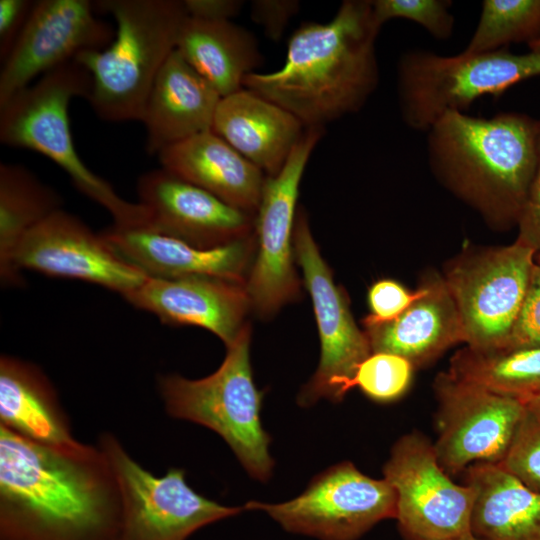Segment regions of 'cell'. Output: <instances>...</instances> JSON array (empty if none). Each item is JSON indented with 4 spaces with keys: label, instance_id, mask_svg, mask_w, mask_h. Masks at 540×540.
Here are the masks:
<instances>
[{
    "label": "cell",
    "instance_id": "35",
    "mask_svg": "<svg viewBox=\"0 0 540 540\" xmlns=\"http://www.w3.org/2000/svg\"><path fill=\"white\" fill-rule=\"evenodd\" d=\"M517 241L540 251V120L537 134V161L529 193L518 221Z\"/></svg>",
    "mask_w": 540,
    "mask_h": 540
},
{
    "label": "cell",
    "instance_id": "4",
    "mask_svg": "<svg viewBox=\"0 0 540 540\" xmlns=\"http://www.w3.org/2000/svg\"><path fill=\"white\" fill-rule=\"evenodd\" d=\"M96 12L112 16L114 38L100 50L80 53L75 60L90 73L87 101L106 121H140L152 85L176 49L187 17L179 0H100Z\"/></svg>",
    "mask_w": 540,
    "mask_h": 540
},
{
    "label": "cell",
    "instance_id": "6",
    "mask_svg": "<svg viewBox=\"0 0 540 540\" xmlns=\"http://www.w3.org/2000/svg\"><path fill=\"white\" fill-rule=\"evenodd\" d=\"M250 341L251 326L247 322L214 373L197 380L163 375L158 389L170 416L216 432L249 475L266 482L274 460L269 452L271 438L260 418L264 393L254 383Z\"/></svg>",
    "mask_w": 540,
    "mask_h": 540
},
{
    "label": "cell",
    "instance_id": "25",
    "mask_svg": "<svg viewBox=\"0 0 540 540\" xmlns=\"http://www.w3.org/2000/svg\"><path fill=\"white\" fill-rule=\"evenodd\" d=\"M474 490L471 533L482 540H540V493L498 464L476 463L464 472Z\"/></svg>",
    "mask_w": 540,
    "mask_h": 540
},
{
    "label": "cell",
    "instance_id": "12",
    "mask_svg": "<svg viewBox=\"0 0 540 540\" xmlns=\"http://www.w3.org/2000/svg\"><path fill=\"white\" fill-rule=\"evenodd\" d=\"M383 476L395 491L404 540H457L471 533L474 490L451 478L422 433L412 431L394 443Z\"/></svg>",
    "mask_w": 540,
    "mask_h": 540
},
{
    "label": "cell",
    "instance_id": "41",
    "mask_svg": "<svg viewBox=\"0 0 540 540\" xmlns=\"http://www.w3.org/2000/svg\"><path fill=\"white\" fill-rule=\"evenodd\" d=\"M457 540H482V539H480V538L474 536L472 533H470V534H468V535H466L464 537H461V538H459Z\"/></svg>",
    "mask_w": 540,
    "mask_h": 540
},
{
    "label": "cell",
    "instance_id": "14",
    "mask_svg": "<svg viewBox=\"0 0 540 540\" xmlns=\"http://www.w3.org/2000/svg\"><path fill=\"white\" fill-rule=\"evenodd\" d=\"M437 400L434 449L449 475L476 463L499 464L527 410L514 398L441 372L434 381Z\"/></svg>",
    "mask_w": 540,
    "mask_h": 540
},
{
    "label": "cell",
    "instance_id": "31",
    "mask_svg": "<svg viewBox=\"0 0 540 540\" xmlns=\"http://www.w3.org/2000/svg\"><path fill=\"white\" fill-rule=\"evenodd\" d=\"M376 22L382 25L394 18L410 20L422 26L432 37L446 40L454 30L451 1L446 0H373Z\"/></svg>",
    "mask_w": 540,
    "mask_h": 540
},
{
    "label": "cell",
    "instance_id": "15",
    "mask_svg": "<svg viewBox=\"0 0 540 540\" xmlns=\"http://www.w3.org/2000/svg\"><path fill=\"white\" fill-rule=\"evenodd\" d=\"M95 12L94 1L89 0L35 1L18 39L1 61L0 106L80 53L108 46L115 30Z\"/></svg>",
    "mask_w": 540,
    "mask_h": 540
},
{
    "label": "cell",
    "instance_id": "42",
    "mask_svg": "<svg viewBox=\"0 0 540 540\" xmlns=\"http://www.w3.org/2000/svg\"><path fill=\"white\" fill-rule=\"evenodd\" d=\"M535 263L540 267V251L536 252Z\"/></svg>",
    "mask_w": 540,
    "mask_h": 540
},
{
    "label": "cell",
    "instance_id": "10",
    "mask_svg": "<svg viewBox=\"0 0 540 540\" xmlns=\"http://www.w3.org/2000/svg\"><path fill=\"white\" fill-rule=\"evenodd\" d=\"M536 251L521 242L452 261L443 277L457 306L467 347L505 348L528 290Z\"/></svg>",
    "mask_w": 540,
    "mask_h": 540
},
{
    "label": "cell",
    "instance_id": "27",
    "mask_svg": "<svg viewBox=\"0 0 540 540\" xmlns=\"http://www.w3.org/2000/svg\"><path fill=\"white\" fill-rule=\"evenodd\" d=\"M61 209V198L25 167L0 164V279L3 286L21 285L13 263L24 236Z\"/></svg>",
    "mask_w": 540,
    "mask_h": 540
},
{
    "label": "cell",
    "instance_id": "5",
    "mask_svg": "<svg viewBox=\"0 0 540 540\" xmlns=\"http://www.w3.org/2000/svg\"><path fill=\"white\" fill-rule=\"evenodd\" d=\"M90 90V73L77 60L44 74L0 106V141L49 158L69 175L81 193L112 215L114 225L145 226L148 212L144 206L120 197L85 165L76 151L69 104L75 97L87 100Z\"/></svg>",
    "mask_w": 540,
    "mask_h": 540
},
{
    "label": "cell",
    "instance_id": "13",
    "mask_svg": "<svg viewBox=\"0 0 540 540\" xmlns=\"http://www.w3.org/2000/svg\"><path fill=\"white\" fill-rule=\"evenodd\" d=\"M243 507L266 512L292 533L319 540H357L377 523L395 519L396 495L384 478L369 477L345 461L316 475L290 501H249Z\"/></svg>",
    "mask_w": 540,
    "mask_h": 540
},
{
    "label": "cell",
    "instance_id": "29",
    "mask_svg": "<svg viewBox=\"0 0 540 540\" xmlns=\"http://www.w3.org/2000/svg\"><path fill=\"white\" fill-rule=\"evenodd\" d=\"M540 36V0H484L476 29L465 53L503 49Z\"/></svg>",
    "mask_w": 540,
    "mask_h": 540
},
{
    "label": "cell",
    "instance_id": "24",
    "mask_svg": "<svg viewBox=\"0 0 540 540\" xmlns=\"http://www.w3.org/2000/svg\"><path fill=\"white\" fill-rule=\"evenodd\" d=\"M0 426L36 443L71 447L79 443L53 385L36 365L2 355Z\"/></svg>",
    "mask_w": 540,
    "mask_h": 540
},
{
    "label": "cell",
    "instance_id": "23",
    "mask_svg": "<svg viewBox=\"0 0 540 540\" xmlns=\"http://www.w3.org/2000/svg\"><path fill=\"white\" fill-rule=\"evenodd\" d=\"M157 156L162 168L236 208L256 214L265 173L212 130L170 146Z\"/></svg>",
    "mask_w": 540,
    "mask_h": 540
},
{
    "label": "cell",
    "instance_id": "8",
    "mask_svg": "<svg viewBox=\"0 0 540 540\" xmlns=\"http://www.w3.org/2000/svg\"><path fill=\"white\" fill-rule=\"evenodd\" d=\"M98 445L115 473L121 498L118 540H187L199 529L239 514L194 491L185 471L170 468L154 476L136 462L119 440L103 433Z\"/></svg>",
    "mask_w": 540,
    "mask_h": 540
},
{
    "label": "cell",
    "instance_id": "36",
    "mask_svg": "<svg viewBox=\"0 0 540 540\" xmlns=\"http://www.w3.org/2000/svg\"><path fill=\"white\" fill-rule=\"evenodd\" d=\"M300 4L293 0H255L251 4V17L261 25L266 36L279 40Z\"/></svg>",
    "mask_w": 540,
    "mask_h": 540
},
{
    "label": "cell",
    "instance_id": "37",
    "mask_svg": "<svg viewBox=\"0 0 540 540\" xmlns=\"http://www.w3.org/2000/svg\"><path fill=\"white\" fill-rule=\"evenodd\" d=\"M35 1L0 0V60L10 52L23 30Z\"/></svg>",
    "mask_w": 540,
    "mask_h": 540
},
{
    "label": "cell",
    "instance_id": "9",
    "mask_svg": "<svg viewBox=\"0 0 540 540\" xmlns=\"http://www.w3.org/2000/svg\"><path fill=\"white\" fill-rule=\"evenodd\" d=\"M324 127H306L281 170L266 176L255 214L256 251L245 281L251 310L261 319L301 298L302 281L294 266L296 203L308 160Z\"/></svg>",
    "mask_w": 540,
    "mask_h": 540
},
{
    "label": "cell",
    "instance_id": "26",
    "mask_svg": "<svg viewBox=\"0 0 540 540\" xmlns=\"http://www.w3.org/2000/svg\"><path fill=\"white\" fill-rule=\"evenodd\" d=\"M176 50L221 97L242 89L245 77L261 63L254 36L231 21L186 17Z\"/></svg>",
    "mask_w": 540,
    "mask_h": 540
},
{
    "label": "cell",
    "instance_id": "28",
    "mask_svg": "<svg viewBox=\"0 0 540 540\" xmlns=\"http://www.w3.org/2000/svg\"><path fill=\"white\" fill-rule=\"evenodd\" d=\"M447 372L523 402L540 394V347L476 350L465 346L453 355Z\"/></svg>",
    "mask_w": 540,
    "mask_h": 540
},
{
    "label": "cell",
    "instance_id": "1",
    "mask_svg": "<svg viewBox=\"0 0 540 540\" xmlns=\"http://www.w3.org/2000/svg\"><path fill=\"white\" fill-rule=\"evenodd\" d=\"M120 521L98 444L48 446L0 426V540H118Z\"/></svg>",
    "mask_w": 540,
    "mask_h": 540
},
{
    "label": "cell",
    "instance_id": "11",
    "mask_svg": "<svg viewBox=\"0 0 540 540\" xmlns=\"http://www.w3.org/2000/svg\"><path fill=\"white\" fill-rule=\"evenodd\" d=\"M293 246L311 296L321 343L317 370L300 390L297 402L301 407H310L322 398L340 402L352 389L357 368L371 355V347L355 323L346 292L334 282L301 208L296 213Z\"/></svg>",
    "mask_w": 540,
    "mask_h": 540
},
{
    "label": "cell",
    "instance_id": "7",
    "mask_svg": "<svg viewBox=\"0 0 540 540\" xmlns=\"http://www.w3.org/2000/svg\"><path fill=\"white\" fill-rule=\"evenodd\" d=\"M540 76V54L505 49L442 56L415 49L397 65L401 118L413 130L426 132L447 112L465 110L479 97L497 95L523 80Z\"/></svg>",
    "mask_w": 540,
    "mask_h": 540
},
{
    "label": "cell",
    "instance_id": "20",
    "mask_svg": "<svg viewBox=\"0 0 540 540\" xmlns=\"http://www.w3.org/2000/svg\"><path fill=\"white\" fill-rule=\"evenodd\" d=\"M221 96L175 49L159 71L140 121L146 150L164 149L212 130Z\"/></svg>",
    "mask_w": 540,
    "mask_h": 540
},
{
    "label": "cell",
    "instance_id": "38",
    "mask_svg": "<svg viewBox=\"0 0 540 540\" xmlns=\"http://www.w3.org/2000/svg\"><path fill=\"white\" fill-rule=\"evenodd\" d=\"M187 17L204 21H230L243 6L239 0H184Z\"/></svg>",
    "mask_w": 540,
    "mask_h": 540
},
{
    "label": "cell",
    "instance_id": "18",
    "mask_svg": "<svg viewBox=\"0 0 540 540\" xmlns=\"http://www.w3.org/2000/svg\"><path fill=\"white\" fill-rule=\"evenodd\" d=\"M124 298L162 323L206 329L226 347L247 323L251 310L245 284L209 276L148 277Z\"/></svg>",
    "mask_w": 540,
    "mask_h": 540
},
{
    "label": "cell",
    "instance_id": "17",
    "mask_svg": "<svg viewBox=\"0 0 540 540\" xmlns=\"http://www.w3.org/2000/svg\"><path fill=\"white\" fill-rule=\"evenodd\" d=\"M139 203L148 224L161 234L201 248L225 246L255 233V214L159 168L140 176Z\"/></svg>",
    "mask_w": 540,
    "mask_h": 540
},
{
    "label": "cell",
    "instance_id": "2",
    "mask_svg": "<svg viewBox=\"0 0 540 540\" xmlns=\"http://www.w3.org/2000/svg\"><path fill=\"white\" fill-rule=\"evenodd\" d=\"M371 1H343L326 23L307 22L289 38L284 64L252 72L246 88L286 109L305 127L359 111L379 82Z\"/></svg>",
    "mask_w": 540,
    "mask_h": 540
},
{
    "label": "cell",
    "instance_id": "22",
    "mask_svg": "<svg viewBox=\"0 0 540 540\" xmlns=\"http://www.w3.org/2000/svg\"><path fill=\"white\" fill-rule=\"evenodd\" d=\"M305 129L292 113L246 88L221 97L212 125L266 176L281 170Z\"/></svg>",
    "mask_w": 540,
    "mask_h": 540
},
{
    "label": "cell",
    "instance_id": "30",
    "mask_svg": "<svg viewBox=\"0 0 540 540\" xmlns=\"http://www.w3.org/2000/svg\"><path fill=\"white\" fill-rule=\"evenodd\" d=\"M413 365L405 358L385 352L371 353L357 368L352 388L358 387L368 398L389 403L408 390Z\"/></svg>",
    "mask_w": 540,
    "mask_h": 540
},
{
    "label": "cell",
    "instance_id": "39",
    "mask_svg": "<svg viewBox=\"0 0 540 540\" xmlns=\"http://www.w3.org/2000/svg\"><path fill=\"white\" fill-rule=\"evenodd\" d=\"M522 403L529 413L540 418V394L530 397Z\"/></svg>",
    "mask_w": 540,
    "mask_h": 540
},
{
    "label": "cell",
    "instance_id": "3",
    "mask_svg": "<svg viewBox=\"0 0 540 540\" xmlns=\"http://www.w3.org/2000/svg\"><path fill=\"white\" fill-rule=\"evenodd\" d=\"M538 121L519 113L490 118L444 114L427 131L435 177L495 228L517 225L537 161Z\"/></svg>",
    "mask_w": 540,
    "mask_h": 540
},
{
    "label": "cell",
    "instance_id": "40",
    "mask_svg": "<svg viewBox=\"0 0 540 540\" xmlns=\"http://www.w3.org/2000/svg\"><path fill=\"white\" fill-rule=\"evenodd\" d=\"M528 46L531 52L540 54V36L528 43Z\"/></svg>",
    "mask_w": 540,
    "mask_h": 540
},
{
    "label": "cell",
    "instance_id": "33",
    "mask_svg": "<svg viewBox=\"0 0 540 540\" xmlns=\"http://www.w3.org/2000/svg\"><path fill=\"white\" fill-rule=\"evenodd\" d=\"M422 294L421 286L414 292L392 279L374 282L367 295L370 314L363 321L370 323L388 322L398 317Z\"/></svg>",
    "mask_w": 540,
    "mask_h": 540
},
{
    "label": "cell",
    "instance_id": "34",
    "mask_svg": "<svg viewBox=\"0 0 540 540\" xmlns=\"http://www.w3.org/2000/svg\"><path fill=\"white\" fill-rule=\"evenodd\" d=\"M529 347H540V267L536 263L505 348Z\"/></svg>",
    "mask_w": 540,
    "mask_h": 540
},
{
    "label": "cell",
    "instance_id": "19",
    "mask_svg": "<svg viewBox=\"0 0 540 540\" xmlns=\"http://www.w3.org/2000/svg\"><path fill=\"white\" fill-rule=\"evenodd\" d=\"M102 234L124 260L156 278L209 276L245 284L256 251L255 233L215 248L197 247L146 226L113 225Z\"/></svg>",
    "mask_w": 540,
    "mask_h": 540
},
{
    "label": "cell",
    "instance_id": "21",
    "mask_svg": "<svg viewBox=\"0 0 540 540\" xmlns=\"http://www.w3.org/2000/svg\"><path fill=\"white\" fill-rule=\"evenodd\" d=\"M422 294L395 319L383 323L362 321L372 353L401 356L414 368L424 366L447 349L465 343L461 318L443 277L431 275Z\"/></svg>",
    "mask_w": 540,
    "mask_h": 540
},
{
    "label": "cell",
    "instance_id": "32",
    "mask_svg": "<svg viewBox=\"0 0 540 540\" xmlns=\"http://www.w3.org/2000/svg\"><path fill=\"white\" fill-rule=\"evenodd\" d=\"M529 489L540 493V418L526 412L498 464Z\"/></svg>",
    "mask_w": 540,
    "mask_h": 540
},
{
    "label": "cell",
    "instance_id": "16",
    "mask_svg": "<svg viewBox=\"0 0 540 540\" xmlns=\"http://www.w3.org/2000/svg\"><path fill=\"white\" fill-rule=\"evenodd\" d=\"M16 271L78 279L127 296L148 276L124 260L103 234L93 232L76 216L60 209L31 229L13 259Z\"/></svg>",
    "mask_w": 540,
    "mask_h": 540
}]
</instances>
